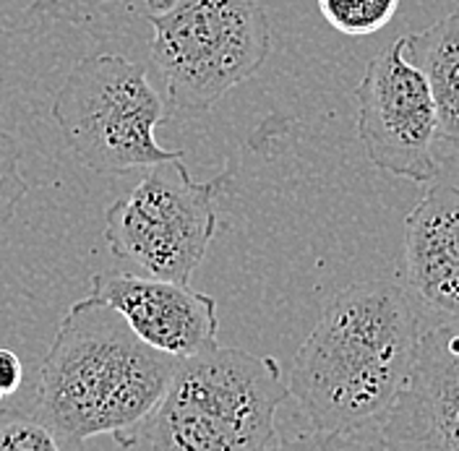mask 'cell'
Returning <instances> with one entry per match:
<instances>
[{"mask_svg": "<svg viewBox=\"0 0 459 451\" xmlns=\"http://www.w3.org/2000/svg\"><path fill=\"white\" fill-rule=\"evenodd\" d=\"M420 332V318L397 284L355 282L326 303L287 381L318 444H360V433L378 428Z\"/></svg>", "mask_w": 459, "mask_h": 451, "instance_id": "obj_1", "label": "cell"}, {"mask_svg": "<svg viewBox=\"0 0 459 451\" xmlns=\"http://www.w3.org/2000/svg\"><path fill=\"white\" fill-rule=\"evenodd\" d=\"M178 363L146 344L113 306L86 295L60 318L39 363L34 418L56 433L60 449L120 436L157 407Z\"/></svg>", "mask_w": 459, "mask_h": 451, "instance_id": "obj_2", "label": "cell"}, {"mask_svg": "<svg viewBox=\"0 0 459 451\" xmlns=\"http://www.w3.org/2000/svg\"><path fill=\"white\" fill-rule=\"evenodd\" d=\"M290 399L282 368L269 355L212 344L180 363L123 449L261 451L277 444V412Z\"/></svg>", "mask_w": 459, "mask_h": 451, "instance_id": "obj_3", "label": "cell"}, {"mask_svg": "<svg viewBox=\"0 0 459 451\" xmlns=\"http://www.w3.org/2000/svg\"><path fill=\"white\" fill-rule=\"evenodd\" d=\"M50 113L71 154L102 175L186 157L183 149L160 146L154 136L170 115L168 94L152 84L142 63L117 53L79 60L65 74Z\"/></svg>", "mask_w": 459, "mask_h": 451, "instance_id": "obj_4", "label": "cell"}, {"mask_svg": "<svg viewBox=\"0 0 459 451\" xmlns=\"http://www.w3.org/2000/svg\"><path fill=\"white\" fill-rule=\"evenodd\" d=\"M149 53L172 108L206 113L256 76L269 57L272 29L261 0H172L146 11Z\"/></svg>", "mask_w": 459, "mask_h": 451, "instance_id": "obj_5", "label": "cell"}, {"mask_svg": "<svg viewBox=\"0 0 459 451\" xmlns=\"http://www.w3.org/2000/svg\"><path fill=\"white\" fill-rule=\"evenodd\" d=\"M230 172L196 180L183 157L146 168L143 178L108 206L102 238L131 272L191 284L217 235V206Z\"/></svg>", "mask_w": 459, "mask_h": 451, "instance_id": "obj_6", "label": "cell"}, {"mask_svg": "<svg viewBox=\"0 0 459 451\" xmlns=\"http://www.w3.org/2000/svg\"><path fill=\"white\" fill-rule=\"evenodd\" d=\"M358 100V136L373 168L412 183L438 175V115L423 74L402 53V37L371 57Z\"/></svg>", "mask_w": 459, "mask_h": 451, "instance_id": "obj_7", "label": "cell"}, {"mask_svg": "<svg viewBox=\"0 0 459 451\" xmlns=\"http://www.w3.org/2000/svg\"><path fill=\"white\" fill-rule=\"evenodd\" d=\"M373 447L459 451V324L420 332L400 392L376 428Z\"/></svg>", "mask_w": 459, "mask_h": 451, "instance_id": "obj_8", "label": "cell"}, {"mask_svg": "<svg viewBox=\"0 0 459 451\" xmlns=\"http://www.w3.org/2000/svg\"><path fill=\"white\" fill-rule=\"evenodd\" d=\"M89 298L113 306L146 344L175 358L217 344V300L188 284L136 272H105L91 277Z\"/></svg>", "mask_w": 459, "mask_h": 451, "instance_id": "obj_9", "label": "cell"}, {"mask_svg": "<svg viewBox=\"0 0 459 451\" xmlns=\"http://www.w3.org/2000/svg\"><path fill=\"white\" fill-rule=\"evenodd\" d=\"M402 290L420 326L459 324V188L433 186L404 220Z\"/></svg>", "mask_w": 459, "mask_h": 451, "instance_id": "obj_10", "label": "cell"}, {"mask_svg": "<svg viewBox=\"0 0 459 451\" xmlns=\"http://www.w3.org/2000/svg\"><path fill=\"white\" fill-rule=\"evenodd\" d=\"M402 53L423 74L438 115V146L459 149V13L402 37Z\"/></svg>", "mask_w": 459, "mask_h": 451, "instance_id": "obj_11", "label": "cell"}, {"mask_svg": "<svg viewBox=\"0 0 459 451\" xmlns=\"http://www.w3.org/2000/svg\"><path fill=\"white\" fill-rule=\"evenodd\" d=\"M402 0H318L321 16L347 37H366L386 27Z\"/></svg>", "mask_w": 459, "mask_h": 451, "instance_id": "obj_12", "label": "cell"}, {"mask_svg": "<svg viewBox=\"0 0 459 451\" xmlns=\"http://www.w3.org/2000/svg\"><path fill=\"white\" fill-rule=\"evenodd\" d=\"M22 160H24L22 142L0 126V227L8 225L16 217L22 201L29 194L27 178L22 172Z\"/></svg>", "mask_w": 459, "mask_h": 451, "instance_id": "obj_13", "label": "cell"}, {"mask_svg": "<svg viewBox=\"0 0 459 451\" xmlns=\"http://www.w3.org/2000/svg\"><path fill=\"white\" fill-rule=\"evenodd\" d=\"M60 441L39 418H11L0 423V451H57Z\"/></svg>", "mask_w": 459, "mask_h": 451, "instance_id": "obj_14", "label": "cell"}, {"mask_svg": "<svg viewBox=\"0 0 459 451\" xmlns=\"http://www.w3.org/2000/svg\"><path fill=\"white\" fill-rule=\"evenodd\" d=\"M22 378H24L22 358L13 350L0 347V395H13L22 386Z\"/></svg>", "mask_w": 459, "mask_h": 451, "instance_id": "obj_15", "label": "cell"}, {"mask_svg": "<svg viewBox=\"0 0 459 451\" xmlns=\"http://www.w3.org/2000/svg\"><path fill=\"white\" fill-rule=\"evenodd\" d=\"M172 0H146V8L149 11H160V8H168Z\"/></svg>", "mask_w": 459, "mask_h": 451, "instance_id": "obj_16", "label": "cell"}, {"mask_svg": "<svg viewBox=\"0 0 459 451\" xmlns=\"http://www.w3.org/2000/svg\"><path fill=\"white\" fill-rule=\"evenodd\" d=\"M0 402H3V395H0Z\"/></svg>", "mask_w": 459, "mask_h": 451, "instance_id": "obj_17", "label": "cell"}]
</instances>
